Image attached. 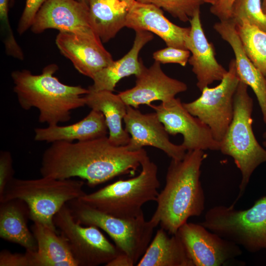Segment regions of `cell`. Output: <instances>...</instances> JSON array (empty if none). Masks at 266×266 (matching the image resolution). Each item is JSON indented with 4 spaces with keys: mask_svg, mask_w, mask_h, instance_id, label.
<instances>
[{
    "mask_svg": "<svg viewBox=\"0 0 266 266\" xmlns=\"http://www.w3.org/2000/svg\"><path fill=\"white\" fill-rule=\"evenodd\" d=\"M46 0H26L24 9L18 24L17 32L19 34H22L31 27L37 12Z\"/></svg>",
    "mask_w": 266,
    "mask_h": 266,
    "instance_id": "d6a6232c",
    "label": "cell"
},
{
    "mask_svg": "<svg viewBox=\"0 0 266 266\" xmlns=\"http://www.w3.org/2000/svg\"><path fill=\"white\" fill-rule=\"evenodd\" d=\"M190 32L186 47L192 55L188 63L197 79V86L201 91L215 81H221L228 70L215 58L213 44L207 40L202 28L200 9L190 18Z\"/></svg>",
    "mask_w": 266,
    "mask_h": 266,
    "instance_id": "e0dca14e",
    "label": "cell"
},
{
    "mask_svg": "<svg viewBox=\"0 0 266 266\" xmlns=\"http://www.w3.org/2000/svg\"><path fill=\"white\" fill-rule=\"evenodd\" d=\"M90 23L102 42L113 38L126 27L128 4L122 0H89Z\"/></svg>",
    "mask_w": 266,
    "mask_h": 266,
    "instance_id": "d4e9b609",
    "label": "cell"
},
{
    "mask_svg": "<svg viewBox=\"0 0 266 266\" xmlns=\"http://www.w3.org/2000/svg\"><path fill=\"white\" fill-rule=\"evenodd\" d=\"M239 81L235 60L232 59L227 74L218 85L205 87L197 99L183 103L192 115L210 128L213 137L219 142L223 139L233 118L234 96Z\"/></svg>",
    "mask_w": 266,
    "mask_h": 266,
    "instance_id": "9c48e42d",
    "label": "cell"
},
{
    "mask_svg": "<svg viewBox=\"0 0 266 266\" xmlns=\"http://www.w3.org/2000/svg\"><path fill=\"white\" fill-rule=\"evenodd\" d=\"M175 234L194 266H221L242 253L239 246L211 232L200 223L187 222Z\"/></svg>",
    "mask_w": 266,
    "mask_h": 266,
    "instance_id": "8fae6325",
    "label": "cell"
},
{
    "mask_svg": "<svg viewBox=\"0 0 266 266\" xmlns=\"http://www.w3.org/2000/svg\"><path fill=\"white\" fill-rule=\"evenodd\" d=\"M231 19L235 24L241 19L266 32V16L262 8L261 0H235Z\"/></svg>",
    "mask_w": 266,
    "mask_h": 266,
    "instance_id": "83f0119b",
    "label": "cell"
},
{
    "mask_svg": "<svg viewBox=\"0 0 266 266\" xmlns=\"http://www.w3.org/2000/svg\"><path fill=\"white\" fill-rule=\"evenodd\" d=\"M200 224L250 253L266 249V196L245 210L236 209L233 204L215 206Z\"/></svg>",
    "mask_w": 266,
    "mask_h": 266,
    "instance_id": "ba28073f",
    "label": "cell"
},
{
    "mask_svg": "<svg viewBox=\"0 0 266 266\" xmlns=\"http://www.w3.org/2000/svg\"><path fill=\"white\" fill-rule=\"evenodd\" d=\"M9 0H0V33L7 55L23 60L22 50L17 43L9 22L8 11Z\"/></svg>",
    "mask_w": 266,
    "mask_h": 266,
    "instance_id": "f546056e",
    "label": "cell"
},
{
    "mask_svg": "<svg viewBox=\"0 0 266 266\" xmlns=\"http://www.w3.org/2000/svg\"><path fill=\"white\" fill-rule=\"evenodd\" d=\"M0 266H36L34 252L19 254L3 250L0 253Z\"/></svg>",
    "mask_w": 266,
    "mask_h": 266,
    "instance_id": "1f68e13d",
    "label": "cell"
},
{
    "mask_svg": "<svg viewBox=\"0 0 266 266\" xmlns=\"http://www.w3.org/2000/svg\"><path fill=\"white\" fill-rule=\"evenodd\" d=\"M206 155L203 150L187 151L183 159H171L166 184L159 194L157 207L150 219L171 235L192 217L200 216L205 208L200 167Z\"/></svg>",
    "mask_w": 266,
    "mask_h": 266,
    "instance_id": "7a4b0ae2",
    "label": "cell"
},
{
    "mask_svg": "<svg viewBox=\"0 0 266 266\" xmlns=\"http://www.w3.org/2000/svg\"><path fill=\"white\" fill-rule=\"evenodd\" d=\"M141 166V170L136 177L118 180L79 199L116 217L128 219L141 215L145 203L156 201L160 186L158 167L148 156Z\"/></svg>",
    "mask_w": 266,
    "mask_h": 266,
    "instance_id": "5b68a950",
    "label": "cell"
},
{
    "mask_svg": "<svg viewBox=\"0 0 266 266\" xmlns=\"http://www.w3.org/2000/svg\"><path fill=\"white\" fill-rule=\"evenodd\" d=\"M79 2L85 3L89 5V0H76Z\"/></svg>",
    "mask_w": 266,
    "mask_h": 266,
    "instance_id": "ab89813d",
    "label": "cell"
},
{
    "mask_svg": "<svg viewBox=\"0 0 266 266\" xmlns=\"http://www.w3.org/2000/svg\"><path fill=\"white\" fill-rule=\"evenodd\" d=\"M213 28L232 47L239 80L253 90L262 113L263 121L266 124V78L245 52L235 23L231 19L220 21L214 25Z\"/></svg>",
    "mask_w": 266,
    "mask_h": 266,
    "instance_id": "d6986e66",
    "label": "cell"
},
{
    "mask_svg": "<svg viewBox=\"0 0 266 266\" xmlns=\"http://www.w3.org/2000/svg\"><path fill=\"white\" fill-rule=\"evenodd\" d=\"M125 1L129 5V8L136 2L135 0H122Z\"/></svg>",
    "mask_w": 266,
    "mask_h": 266,
    "instance_id": "f35d334b",
    "label": "cell"
},
{
    "mask_svg": "<svg viewBox=\"0 0 266 266\" xmlns=\"http://www.w3.org/2000/svg\"><path fill=\"white\" fill-rule=\"evenodd\" d=\"M147 156L143 148L131 151L126 145L112 144L106 136L76 142L59 141L44 152L40 172L60 179L78 177L93 187L133 173Z\"/></svg>",
    "mask_w": 266,
    "mask_h": 266,
    "instance_id": "6da1fadb",
    "label": "cell"
},
{
    "mask_svg": "<svg viewBox=\"0 0 266 266\" xmlns=\"http://www.w3.org/2000/svg\"><path fill=\"white\" fill-rule=\"evenodd\" d=\"M235 0H219L210 8L211 13L220 21L231 19L232 6Z\"/></svg>",
    "mask_w": 266,
    "mask_h": 266,
    "instance_id": "e575fe53",
    "label": "cell"
},
{
    "mask_svg": "<svg viewBox=\"0 0 266 266\" xmlns=\"http://www.w3.org/2000/svg\"><path fill=\"white\" fill-rule=\"evenodd\" d=\"M54 223L67 239L79 266H105L122 252L99 228L83 227L74 219L66 203L54 217Z\"/></svg>",
    "mask_w": 266,
    "mask_h": 266,
    "instance_id": "30bf717a",
    "label": "cell"
},
{
    "mask_svg": "<svg viewBox=\"0 0 266 266\" xmlns=\"http://www.w3.org/2000/svg\"><path fill=\"white\" fill-rule=\"evenodd\" d=\"M137 266H194L178 236H169L161 228L149 244Z\"/></svg>",
    "mask_w": 266,
    "mask_h": 266,
    "instance_id": "484cf974",
    "label": "cell"
},
{
    "mask_svg": "<svg viewBox=\"0 0 266 266\" xmlns=\"http://www.w3.org/2000/svg\"><path fill=\"white\" fill-rule=\"evenodd\" d=\"M263 137L265 138H266V131L263 134Z\"/></svg>",
    "mask_w": 266,
    "mask_h": 266,
    "instance_id": "b9f144b4",
    "label": "cell"
},
{
    "mask_svg": "<svg viewBox=\"0 0 266 266\" xmlns=\"http://www.w3.org/2000/svg\"><path fill=\"white\" fill-rule=\"evenodd\" d=\"M190 55L188 50L167 46L154 52L153 58L162 64L175 63L185 66Z\"/></svg>",
    "mask_w": 266,
    "mask_h": 266,
    "instance_id": "4dcf8cb0",
    "label": "cell"
},
{
    "mask_svg": "<svg viewBox=\"0 0 266 266\" xmlns=\"http://www.w3.org/2000/svg\"><path fill=\"white\" fill-rule=\"evenodd\" d=\"M31 28L34 33L48 29L76 34L94 31L90 23L89 5L76 0H46Z\"/></svg>",
    "mask_w": 266,
    "mask_h": 266,
    "instance_id": "2e32d148",
    "label": "cell"
},
{
    "mask_svg": "<svg viewBox=\"0 0 266 266\" xmlns=\"http://www.w3.org/2000/svg\"><path fill=\"white\" fill-rule=\"evenodd\" d=\"M134 264L128 255L121 252L107 263L106 266H133Z\"/></svg>",
    "mask_w": 266,
    "mask_h": 266,
    "instance_id": "d590c367",
    "label": "cell"
},
{
    "mask_svg": "<svg viewBox=\"0 0 266 266\" xmlns=\"http://www.w3.org/2000/svg\"><path fill=\"white\" fill-rule=\"evenodd\" d=\"M145 4H153L163 8L175 18L183 22L189 21L194 13L200 9L203 0H135Z\"/></svg>",
    "mask_w": 266,
    "mask_h": 266,
    "instance_id": "f1b7e54d",
    "label": "cell"
},
{
    "mask_svg": "<svg viewBox=\"0 0 266 266\" xmlns=\"http://www.w3.org/2000/svg\"><path fill=\"white\" fill-rule=\"evenodd\" d=\"M126 27L135 31L154 33L167 46L187 50L186 40L190 27H181L173 24L164 16L161 8L153 4L136 1L129 9Z\"/></svg>",
    "mask_w": 266,
    "mask_h": 266,
    "instance_id": "ac0fdd59",
    "label": "cell"
},
{
    "mask_svg": "<svg viewBox=\"0 0 266 266\" xmlns=\"http://www.w3.org/2000/svg\"><path fill=\"white\" fill-rule=\"evenodd\" d=\"M14 174L11 153L7 151H1L0 153V199L2 198L7 185L14 178Z\"/></svg>",
    "mask_w": 266,
    "mask_h": 266,
    "instance_id": "836d02e7",
    "label": "cell"
},
{
    "mask_svg": "<svg viewBox=\"0 0 266 266\" xmlns=\"http://www.w3.org/2000/svg\"><path fill=\"white\" fill-rule=\"evenodd\" d=\"M160 64L155 61L149 68L143 65L135 76V86L118 94L127 105L135 108L141 104L151 106L152 102L168 101L187 90L184 82L167 76Z\"/></svg>",
    "mask_w": 266,
    "mask_h": 266,
    "instance_id": "9a60e30c",
    "label": "cell"
},
{
    "mask_svg": "<svg viewBox=\"0 0 266 266\" xmlns=\"http://www.w3.org/2000/svg\"><path fill=\"white\" fill-rule=\"evenodd\" d=\"M58 69L57 65L50 64L38 75L26 69L11 73L20 106L26 110L37 108L39 122L49 126L70 120L72 110L86 105L84 96L89 92L81 86L62 83L54 75Z\"/></svg>",
    "mask_w": 266,
    "mask_h": 266,
    "instance_id": "3957f363",
    "label": "cell"
},
{
    "mask_svg": "<svg viewBox=\"0 0 266 266\" xmlns=\"http://www.w3.org/2000/svg\"><path fill=\"white\" fill-rule=\"evenodd\" d=\"M30 218L28 205L19 199L9 200L0 204V237L23 247L27 251L35 252V238L27 225Z\"/></svg>",
    "mask_w": 266,
    "mask_h": 266,
    "instance_id": "7402d4cb",
    "label": "cell"
},
{
    "mask_svg": "<svg viewBox=\"0 0 266 266\" xmlns=\"http://www.w3.org/2000/svg\"><path fill=\"white\" fill-rule=\"evenodd\" d=\"M107 131L102 113L92 109L85 118L74 124L34 129V139L36 141L49 143L85 141L106 136Z\"/></svg>",
    "mask_w": 266,
    "mask_h": 266,
    "instance_id": "44dd1931",
    "label": "cell"
},
{
    "mask_svg": "<svg viewBox=\"0 0 266 266\" xmlns=\"http://www.w3.org/2000/svg\"><path fill=\"white\" fill-rule=\"evenodd\" d=\"M56 43L79 72L92 79L114 61L94 31L83 34L60 32Z\"/></svg>",
    "mask_w": 266,
    "mask_h": 266,
    "instance_id": "5bb4252c",
    "label": "cell"
},
{
    "mask_svg": "<svg viewBox=\"0 0 266 266\" xmlns=\"http://www.w3.org/2000/svg\"><path fill=\"white\" fill-rule=\"evenodd\" d=\"M83 186V181L71 178H13L7 185L0 202L14 199L23 200L29 207L30 219L57 232L54 216L67 202L86 194Z\"/></svg>",
    "mask_w": 266,
    "mask_h": 266,
    "instance_id": "8992f818",
    "label": "cell"
},
{
    "mask_svg": "<svg viewBox=\"0 0 266 266\" xmlns=\"http://www.w3.org/2000/svg\"><path fill=\"white\" fill-rule=\"evenodd\" d=\"M84 98L86 105L103 114L108 130L109 141L117 146L127 145L130 136L122 126V121L127 111V105L119 95L109 91H89Z\"/></svg>",
    "mask_w": 266,
    "mask_h": 266,
    "instance_id": "603a6c76",
    "label": "cell"
},
{
    "mask_svg": "<svg viewBox=\"0 0 266 266\" xmlns=\"http://www.w3.org/2000/svg\"><path fill=\"white\" fill-rule=\"evenodd\" d=\"M253 108L248 86L240 80L234 96L233 118L219 150L233 158L241 173L238 195L233 204L244 194L254 171L266 162V150L258 143L253 131Z\"/></svg>",
    "mask_w": 266,
    "mask_h": 266,
    "instance_id": "277c9868",
    "label": "cell"
},
{
    "mask_svg": "<svg viewBox=\"0 0 266 266\" xmlns=\"http://www.w3.org/2000/svg\"><path fill=\"white\" fill-rule=\"evenodd\" d=\"M76 221L82 225L101 229L112 238L116 246L128 255L135 265L151 242L154 228L151 220L146 221L143 214L133 218L116 217L100 211L79 199L66 203Z\"/></svg>",
    "mask_w": 266,
    "mask_h": 266,
    "instance_id": "52a82bcc",
    "label": "cell"
},
{
    "mask_svg": "<svg viewBox=\"0 0 266 266\" xmlns=\"http://www.w3.org/2000/svg\"><path fill=\"white\" fill-rule=\"evenodd\" d=\"M32 232L36 241L34 252L36 266H79L63 235L38 222H34Z\"/></svg>",
    "mask_w": 266,
    "mask_h": 266,
    "instance_id": "cb8c5ba5",
    "label": "cell"
},
{
    "mask_svg": "<svg viewBox=\"0 0 266 266\" xmlns=\"http://www.w3.org/2000/svg\"><path fill=\"white\" fill-rule=\"evenodd\" d=\"M236 28L247 55L266 78V32L241 19Z\"/></svg>",
    "mask_w": 266,
    "mask_h": 266,
    "instance_id": "4316f807",
    "label": "cell"
},
{
    "mask_svg": "<svg viewBox=\"0 0 266 266\" xmlns=\"http://www.w3.org/2000/svg\"><path fill=\"white\" fill-rule=\"evenodd\" d=\"M262 8L264 13L266 16V0H262Z\"/></svg>",
    "mask_w": 266,
    "mask_h": 266,
    "instance_id": "8d00e7d4",
    "label": "cell"
},
{
    "mask_svg": "<svg viewBox=\"0 0 266 266\" xmlns=\"http://www.w3.org/2000/svg\"><path fill=\"white\" fill-rule=\"evenodd\" d=\"M15 0H9V6H13L14 4Z\"/></svg>",
    "mask_w": 266,
    "mask_h": 266,
    "instance_id": "60d3db41",
    "label": "cell"
},
{
    "mask_svg": "<svg viewBox=\"0 0 266 266\" xmlns=\"http://www.w3.org/2000/svg\"><path fill=\"white\" fill-rule=\"evenodd\" d=\"M151 107L169 134L182 135L183 141L181 144L187 151L220 150V142L214 139L210 128L192 115L180 99L174 98Z\"/></svg>",
    "mask_w": 266,
    "mask_h": 266,
    "instance_id": "7c38bea8",
    "label": "cell"
},
{
    "mask_svg": "<svg viewBox=\"0 0 266 266\" xmlns=\"http://www.w3.org/2000/svg\"><path fill=\"white\" fill-rule=\"evenodd\" d=\"M132 47L122 58L97 72L93 78V84L88 87L90 91H109L113 92L117 83L123 78L138 75L141 71L143 63L138 59V55L146 44L153 38V34L145 31H136Z\"/></svg>",
    "mask_w": 266,
    "mask_h": 266,
    "instance_id": "ffe728a7",
    "label": "cell"
},
{
    "mask_svg": "<svg viewBox=\"0 0 266 266\" xmlns=\"http://www.w3.org/2000/svg\"><path fill=\"white\" fill-rule=\"evenodd\" d=\"M219 0H203L204 3L210 4L211 5L215 4Z\"/></svg>",
    "mask_w": 266,
    "mask_h": 266,
    "instance_id": "74e56055",
    "label": "cell"
},
{
    "mask_svg": "<svg viewBox=\"0 0 266 266\" xmlns=\"http://www.w3.org/2000/svg\"><path fill=\"white\" fill-rule=\"evenodd\" d=\"M123 121L125 129L131 135L126 145L129 150H139L149 146L162 150L173 160H180L184 157L187 151L185 148L182 144L170 141L168 133L155 112L144 114L127 105Z\"/></svg>",
    "mask_w": 266,
    "mask_h": 266,
    "instance_id": "4fadbf2b",
    "label": "cell"
},
{
    "mask_svg": "<svg viewBox=\"0 0 266 266\" xmlns=\"http://www.w3.org/2000/svg\"><path fill=\"white\" fill-rule=\"evenodd\" d=\"M263 145L264 147H266V140L263 142Z\"/></svg>",
    "mask_w": 266,
    "mask_h": 266,
    "instance_id": "7bdbcfd3",
    "label": "cell"
}]
</instances>
